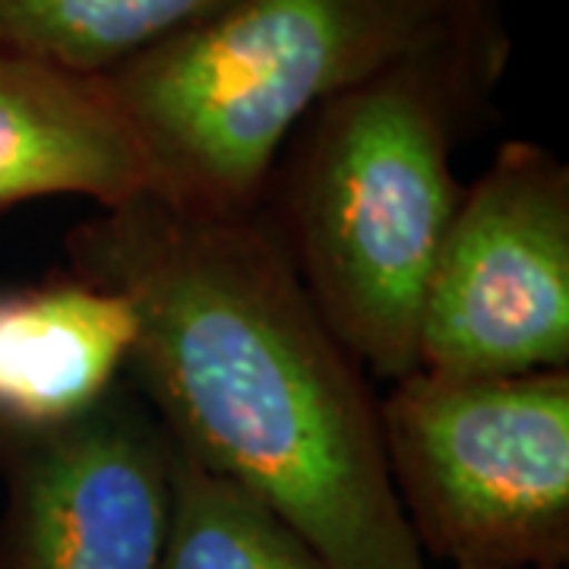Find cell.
I'll return each mask as SVG.
<instances>
[{
  "mask_svg": "<svg viewBox=\"0 0 569 569\" xmlns=\"http://www.w3.org/2000/svg\"><path fill=\"white\" fill-rule=\"evenodd\" d=\"M70 272L140 317L130 387L200 466L257 493L329 569H427L389 481L380 399L263 212L142 193L77 224Z\"/></svg>",
  "mask_w": 569,
  "mask_h": 569,
  "instance_id": "cell-1",
  "label": "cell"
},
{
  "mask_svg": "<svg viewBox=\"0 0 569 569\" xmlns=\"http://www.w3.org/2000/svg\"><path fill=\"white\" fill-rule=\"evenodd\" d=\"M488 89L425 48L326 99L288 159L276 224L332 336L396 383L418 367L427 282L462 200L449 149Z\"/></svg>",
  "mask_w": 569,
  "mask_h": 569,
  "instance_id": "cell-2",
  "label": "cell"
},
{
  "mask_svg": "<svg viewBox=\"0 0 569 569\" xmlns=\"http://www.w3.org/2000/svg\"><path fill=\"white\" fill-rule=\"evenodd\" d=\"M425 48L459 61L411 0H228L102 80L152 197L250 216L288 137L326 99Z\"/></svg>",
  "mask_w": 569,
  "mask_h": 569,
  "instance_id": "cell-3",
  "label": "cell"
},
{
  "mask_svg": "<svg viewBox=\"0 0 569 569\" xmlns=\"http://www.w3.org/2000/svg\"><path fill=\"white\" fill-rule=\"evenodd\" d=\"M380 433L425 557L449 567H567L569 370H411L380 399Z\"/></svg>",
  "mask_w": 569,
  "mask_h": 569,
  "instance_id": "cell-4",
  "label": "cell"
},
{
  "mask_svg": "<svg viewBox=\"0 0 569 569\" xmlns=\"http://www.w3.org/2000/svg\"><path fill=\"white\" fill-rule=\"evenodd\" d=\"M415 370H569V168L545 146L507 142L462 187L427 282Z\"/></svg>",
  "mask_w": 569,
  "mask_h": 569,
  "instance_id": "cell-5",
  "label": "cell"
},
{
  "mask_svg": "<svg viewBox=\"0 0 569 569\" xmlns=\"http://www.w3.org/2000/svg\"><path fill=\"white\" fill-rule=\"evenodd\" d=\"M0 569H156L171 437L133 387L77 421L7 433Z\"/></svg>",
  "mask_w": 569,
  "mask_h": 569,
  "instance_id": "cell-6",
  "label": "cell"
},
{
  "mask_svg": "<svg viewBox=\"0 0 569 569\" xmlns=\"http://www.w3.org/2000/svg\"><path fill=\"white\" fill-rule=\"evenodd\" d=\"M140 317L121 291L73 272L0 291V427L77 421L127 383Z\"/></svg>",
  "mask_w": 569,
  "mask_h": 569,
  "instance_id": "cell-7",
  "label": "cell"
},
{
  "mask_svg": "<svg viewBox=\"0 0 569 569\" xmlns=\"http://www.w3.org/2000/svg\"><path fill=\"white\" fill-rule=\"evenodd\" d=\"M149 193V168L102 77L0 48V212L41 197L102 209Z\"/></svg>",
  "mask_w": 569,
  "mask_h": 569,
  "instance_id": "cell-8",
  "label": "cell"
},
{
  "mask_svg": "<svg viewBox=\"0 0 569 569\" xmlns=\"http://www.w3.org/2000/svg\"><path fill=\"white\" fill-rule=\"evenodd\" d=\"M156 569H329L257 493L171 443L168 526Z\"/></svg>",
  "mask_w": 569,
  "mask_h": 569,
  "instance_id": "cell-9",
  "label": "cell"
},
{
  "mask_svg": "<svg viewBox=\"0 0 569 569\" xmlns=\"http://www.w3.org/2000/svg\"><path fill=\"white\" fill-rule=\"evenodd\" d=\"M228 0H0V48L104 77Z\"/></svg>",
  "mask_w": 569,
  "mask_h": 569,
  "instance_id": "cell-10",
  "label": "cell"
},
{
  "mask_svg": "<svg viewBox=\"0 0 569 569\" xmlns=\"http://www.w3.org/2000/svg\"><path fill=\"white\" fill-rule=\"evenodd\" d=\"M411 3L443 32L459 61L490 92L509 58L500 0H411Z\"/></svg>",
  "mask_w": 569,
  "mask_h": 569,
  "instance_id": "cell-11",
  "label": "cell"
},
{
  "mask_svg": "<svg viewBox=\"0 0 569 569\" xmlns=\"http://www.w3.org/2000/svg\"><path fill=\"white\" fill-rule=\"evenodd\" d=\"M449 569H493V567H449ZM557 569H567V567H557Z\"/></svg>",
  "mask_w": 569,
  "mask_h": 569,
  "instance_id": "cell-12",
  "label": "cell"
},
{
  "mask_svg": "<svg viewBox=\"0 0 569 569\" xmlns=\"http://www.w3.org/2000/svg\"><path fill=\"white\" fill-rule=\"evenodd\" d=\"M3 440H7V430L0 427V449H3Z\"/></svg>",
  "mask_w": 569,
  "mask_h": 569,
  "instance_id": "cell-13",
  "label": "cell"
}]
</instances>
